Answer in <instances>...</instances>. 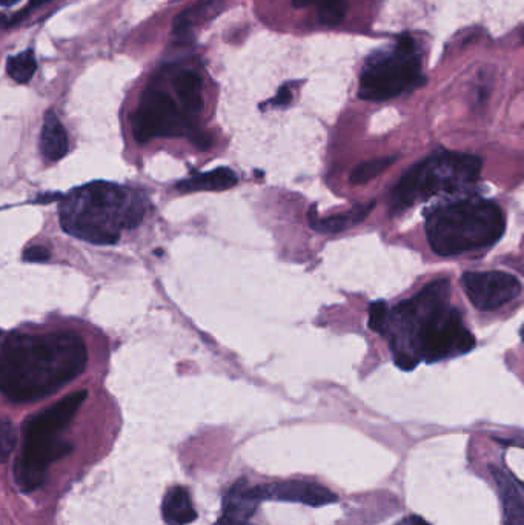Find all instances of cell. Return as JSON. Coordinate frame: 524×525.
<instances>
[{
	"label": "cell",
	"instance_id": "cell-1",
	"mask_svg": "<svg viewBox=\"0 0 524 525\" xmlns=\"http://www.w3.org/2000/svg\"><path fill=\"white\" fill-rule=\"evenodd\" d=\"M87 346L71 331L44 335L0 329V393L11 403L44 400L87 369Z\"/></svg>",
	"mask_w": 524,
	"mask_h": 525
},
{
	"label": "cell",
	"instance_id": "cell-2",
	"mask_svg": "<svg viewBox=\"0 0 524 525\" xmlns=\"http://www.w3.org/2000/svg\"><path fill=\"white\" fill-rule=\"evenodd\" d=\"M448 294V280H437L388 312L382 334L388 335L400 369L412 370L422 360L434 363L468 354L475 346L460 312L446 301Z\"/></svg>",
	"mask_w": 524,
	"mask_h": 525
},
{
	"label": "cell",
	"instance_id": "cell-3",
	"mask_svg": "<svg viewBox=\"0 0 524 525\" xmlns=\"http://www.w3.org/2000/svg\"><path fill=\"white\" fill-rule=\"evenodd\" d=\"M142 192L116 183L93 182L73 189L59 205L60 226L68 235L91 245H116L145 217Z\"/></svg>",
	"mask_w": 524,
	"mask_h": 525
},
{
	"label": "cell",
	"instance_id": "cell-4",
	"mask_svg": "<svg viewBox=\"0 0 524 525\" xmlns=\"http://www.w3.org/2000/svg\"><path fill=\"white\" fill-rule=\"evenodd\" d=\"M87 390L70 393L64 400L34 413L24 423V444L14 463V483L20 492L31 493L47 481L48 467L70 455L73 444L62 438L77 410L87 400Z\"/></svg>",
	"mask_w": 524,
	"mask_h": 525
},
{
	"label": "cell",
	"instance_id": "cell-5",
	"mask_svg": "<svg viewBox=\"0 0 524 525\" xmlns=\"http://www.w3.org/2000/svg\"><path fill=\"white\" fill-rule=\"evenodd\" d=\"M506 231L500 206L488 200H460L426 214V235L432 251L442 257L491 248Z\"/></svg>",
	"mask_w": 524,
	"mask_h": 525
},
{
	"label": "cell",
	"instance_id": "cell-6",
	"mask_svg": "<svg viewBox=\"0 0 524 525\" xmlns=\"http://www.w3.org/2000/svg\"><path fill=\"white\" fill-rule=\"evenodd\" d=\"M480 171L478 157L457 152H438L412 166L403 175L392 194V211L402 212L440 192L466 188L477 182Z\"/></svg>",
	"mask_w": 524,
	"mask_h": 525
},
{
	"label": "cell",
	"instance_id": "cell-7",
	"mask_svg": "<svg viewBox=\"0 0 524 525\" xmlns=\"http://www.w3.org/2000/svg\"><path fill=\"white\" fill-rule=\"evenodd\" d=\"M422 82V54L411 37L375 51L360 76V97L369 102L394 99Z\"/></svg>",
	"mask_w": 524,
	"mask_h": 525
},
{
	"label": "cell",
	"instance_id": "cell-8",
	"mask_svg": "<svg viewBox=\"0 0 524 525\" xmlns=\"http://www.w3.org/2000/svg\"><path fill=\"white\" fill-rule=\"evenodd\" d=\"M136 142L146 143L160 137L191 136L200 148L208 146L203 134L197 133L194 120L174 102L173 97L159 90L146 91L131 119Z\"/></svg>",
	"mask_w": 524,
	"mask_h": 525
},
{
	"label": "cell",
	"instance_id": "cell-9",
	"mask_svg": "<svg viewBox=\"0 0 524 525\" xmlns=\"http://www.w3.org/2000/svg\"><path fill=\"white\" fill-rule=\"evenodd\" d=\"M471 303L480 311H494L521 294V283L506 272H466L461 278Z\"/></svg>",
	"mask_w": 524,
	"mask_h": 525
},
{
	"label": "cell",
	"instance_id": "cell-10",
	"mask_svg": "<svg viewBox=\"0 0 524 525\" xmlns=\"http://www.w3.org/2000/svg\"><path fill=\"white\" fill-rule=\"evenodd\" d=\"M260 501L300 502L311 507H322L337 501V496L316 483L308 481H285L253 487Z\"/></svg>",
	"mask_w": 524,
	"mask_h": 525
},
{
	"label": "cell",
	"instance_id": "cell-11",
	"mask_svg": "<svg viewBox=\"0 0 524 525\" xmlns=\"http://www.w3.org/2000/svg\"><path fill=\"white\" fill-rule=\"evenodd\" d=\"M260 499L245 479L234 484L223 499V515L214 525H245L259 507Z\"/></svg>",
	"mask_w": 524,
	"mask_h": 525
},
{
	"label": "cell",
	"instance_id": "cell-12",
	"mask_svg": "<svg viewBox=\"0 0 524 525\" xmlns=\"http://www.w3.org/2000/svg\"><path fill=\"white\" fill-rule=\"evenodd\" d=\"M372 208H374V202L357 205L345 214L320 217L317 206H312L308 214L309 225L314 231L323 232V234H337V232L346 231V229L354 228L355 225L362 223Z\"/></svg>",
	"mask_w": 524,
	"mask_h": 525
},
{
	"label": "cell",
	"instance_id": "cell-13",
	"mask_svg": "<svg viewBox=\"0 0 524 525\" xmlns=\"http://www.w3.org/2000/svg\"><path fill=\"white\" fill-rule=\"evenodd\" d=\"M173 86L180 108L185 111L186 116L196 122L203 109V86L199 74L190 70L179 71L174 76Z\"/></svg>",
	"mask_w": 524,
	"mask_h": 525
},
{
	"label": "cell",
	"instance_id": "cell-14",
	"mask_svg": "<svg viewBox=\"0 0 524 525\" xmlns=\"http://www.w3.org/2000/svg\"><path fill=\"white\" fill-rule=\"evenodd\" d=\"M68 148H70V143H68V134L64 125L60 123L54 111H48L44 126H42V134H40V151L50 162H59L60 159L67 156Z\"/></svg>",
	"mask_w": 524,
	"mask_h": 525
},
{
	"label": "cell",
	"instance_id": "cell-15",
	"mask_svg": "<svg viewBox=\"0 0 524 525\" xmlns=\"http://www.w3.org/2000/svg\"><path fill=\"white\" fill-rule=\"evenodd\" d=\"M162 515L168 525H188L196 521L197 512L185 487L168 490L162 502Z\"/></svg>",
	"mask_w": 524,
	"mask_h": 525
},
{
	"label": "cell",
	"instance_id": "cell-16",
	"mask_svg": "<svg viewBox=\"0 0 524 525\" xmlns=\"http://www.w3.org/2000/svg\"><path fill=\"white\" fill-rule=\"evenodd\" d=\"M500 487L503 509H505V525H524V501L521 486L515 483L511 476L501 470H492Z\"/></svg>",
	"mask_w": 524,
	"mask_h": 525
},
{
	"label": "cell",
	"instance_id": "cell-17",
	"mask_svg": "<svg viewBox=\"0 0 524 525\" xmlns=\"http://www.w3.org/2000/svg\"><path fill=\"white\" fill-rule=\"evenodd\" d=\"M237 185V175L233 169L219 168L197 174L177 185L180 192L226 191Z\"/></svg>",
	"mask_w": 524,
	"mask_h": 525
},
{
	"label": "cell",
	"instance_id": "cell-18",
	"mask_svg": "<svg viewBox=\"0 0 524 525\" xmlns=\"http://www.w3.org/2000/svg\"><path fill=\"white\" fill-rule=\"evenodd\" d=\"M223 7V0H200L193 7L183 11L174 20V31L179 36L190 34L193 28L203 24L206 20L213 19Z\"/></svg>",
	"mask_w": 524,
	"mask_h": 525
},
{
	"label": "cell",
	"instance_id": "cell-19",
	"mask_svg": "<svg viewBox=\"0 0 524 525\" xmlns=\"http://www.w3.org/2000/svg\"><path fill=\"white\" fill-rule=\"evenodd\" d=\"M37 70L36 56L33 50L22 51V53L11 56L7 62L8 76L17 83H28L33 79Z\"/></svg>",
	"mask_w": 524,
	"mask_h": 525
},
{
	"label": "cell",
	"instance_id": "cell-20",
	"mask_svg": "<svg viewBox=\"0 0 524 525\" xmlns=\"http://www.w3.org/2000/svg\"><path fill=\"white\" fill-rule=\"evenodd\" d=\"M397 157H383V159L369 160V162L362 163L357 166L351 174V183L354 185H363V183L371 182L375 177H379L382 172H385Z\"/></svg>",
	"mask_w": 524,
	"mask_h": 525
},
{
	"label": "cell",
	"instance_id": "cell-21",
	"mask_svg": "<svg viewBox=\"0 0 524 525\" xmlns=\"http://www.w3.org/2000/svg\"><path fill=\"white\" fill-rule=\"evenodd\" d=\"M47 2L50 0H0V22H16L28 11Z\"/></svg>",
	"mask_w": 524,
	"mask_h": 525
},
{
	"label": "cell",
	"instance_id": "cell-22",
	"mask_svg": "<svg viewBox=\"0 0 524 525\" xmlns=\"http://www.w3.org/2000/svg\"><path fill=\"white\" fill-rule=\"evenodd\" d=\"M346 10H348V4L346 0H331L328 4L320 7V22L323 25H339L346 16Z\"/></svg>",
	"mask_w": 524,
	"mask_h": 525
},
{
	"label": "cell",
	"instance_id": "cell-23",
	"mask_svg": "<svg viewBox=\"0 0 524 525\" xmlns=\"http://www.w3.org/2000/svg\"><path fill=\"white\" fill-rule=\"evenodd\" d=\"M16 446V430L7 420H0V463H5L10 458Z\"/></svg>",
	"mask_w": 524,
	"mask_h": 525
},
{
	"label": "cell",
	"instance_id": "cell-24",
	"mask_svg": "<svg viewBox=\"0 0 524 525\" xmlns=\"http://www.w3.org/2000/svg\"><path fill=\"white\" fill-rule=\"evenodd\" d=\"M388 312V306L383 301L371 304V308H369V327H371L372 331L382 334L386 318H388Z\"/></svg>",
	"mask_w": 524,
	"mask_h": 525
},
{
	"label": "cell",
	"instance_id": "cell-25",
	"mask_svg": "<svg viewBox=\"0 0 524 525\" xmlns=\"http://www.w3.org/2000/svg\"><path fill=\"white\" fill-rule=\"evenodd\" d=\"M50 258V252L45 248H40V246H34V248L27 249L24 254V260L33 261H47Z\"/></svg>",
	"mask_w": 524,
	"mask_h": 525
},
{
	"label": "cell",
	"instance_id": "cell-26",
	"mask_svg": "<svg viewBox=\"0 0 524 525\" xmlns=\"http://www.w3.org/2000/svg\"><path fill=\"white\" fill-rule=\"evenodd\" d=\"M291 100L292 93L291 90H289V86H283L282 90H280L279 93H277V96L269 103L274 106H286L291 103Z\"/></svg>",
	"mask_w": 524,
	"mask_h": 525
},
{
	"label": "cell",
	"instance_id": "cell-27",
	"mask_svg": "<svg viewBox=\"0 0 524 525\" xmlns=\"http://www.w3.org/2000/svg\"><path fill=\"white\" fill-rule=\"evenodd\" d=\"M328 2H331V0H292V4H294L296 8L312 7V5L322 7V5L328 4Z\"/></svg>",
	"mask_w": 524,
	"mask_h": 525
},
{
	"label": "cell",
	"instance_id": "cell-28",
	"mask_svg": "<svg viewBox=\"0 0 524 525\" xmlns=\"http://www.w3.org/2000/svg\"><path fill=\"white\" fill-rule=\"evenodd\" d=\"M395 525H431L429 522H426L425 519L420 518V516H408V518L402 519V521L397 522Z\"/></svg>",
	"mask_w": 524,
	"mask_h": 525
},
{
	"label": "cell",
	"instance_id": "cell-29",
	"mask_svg": "<svg viewBox=\"0 0 524 525\" xmlns=\"http://www.w3.org/2000/svg\"><path fill=\"white\" fill-rule=\"evenodd\" d=\"M245 525H251V524H245Z\"/></svg>",
	"mask_w": 524,
	"mask_h": 525
}]
</instances>
